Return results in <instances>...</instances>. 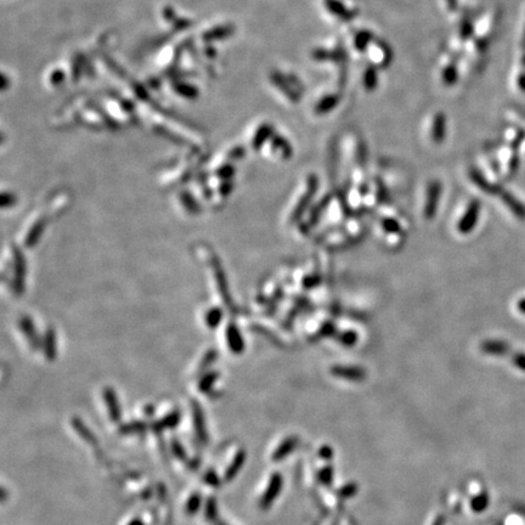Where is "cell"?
<instances>
[{"mask_svg": "<svg viewBox=\"0 0 525 525\" xmlns=\"http://www.w3.org/2000/svg\"><path fill=\"white\" fill-rule=\"evenodd\" d=\"M282 483H284V480H282V477L280 476L279 473H275L271 476L269 484H268V488L265 489L264 494H262L260 501H259L260 508L268 509L271 504L275 502L277 496H279L280 492H281Z\"/></svg>", "mask_w": 525, "mask_h": 525, "instance_id": "6da1fadb", "label": "cell"}, {"mask_svg": "<svg viewBox=\"0 0 525 525\" xmlns=\"http://www.w3.org/2000/svg\"><path fill=\"white\" fill-rule=\"evenodd\" d=\"M179 422H180V414L178 411H173L158 422V427L162 429L174 428V427L178 426Z\"/></svg>", "mask_w": 525, "mask_h": 525, "instance_id": "7c38bea8", "label": "cell"}, {"mask_svg": "<svg viewBox=\"0 0 525 525\" xmlns=\"http://www.w3.org/2000/svg\"><path fill=\"white\" fill-rule=\"evenodd\" d=\"M317 185H318V181H317V178L315 175H311L309 176L308 179V186H306V191L304 193V196L300 199L299 202H298L297 207L296 209L293 211V215H292V219L293 220H298L299 219L300 217H302L303 213L306 211V208L309 207V205H310L312 197H314L315 192H316L317 190Z\"/></svg>", "mask_w": 525, "mask_h": 525, "instance_id": "277c9868", "label": "cell"}, {"mask_svg": "<svg viewBox=\"0 0 525 525\" xmlns=\"http://www.w3.org/2000/svg\"><path fill=\"white\" fill-rule=\"evenodd\" d=\"M128 525H145L140 519H133V520Z\"/></svg>", "mask_w": 525, "mask_h": 525, "instance_id": "603a6c76", "label": "cell"}, {"mask_svg": "<svg viewBox=\"0 0 525 525\" xmlns=\"http://www.w3.org/2000/svg\"><path fill=\"white\" fill-rule=\"evenodd\" d=\"M327 203H329V199H325V201H323L322 203H320V205L317 206L316 208L314 209V212H312V214L310 215V220H309V225H315V223H316L318 217H320V214L322 213L323 211H325L326 207H327Z\"/></svg>", "mask_w": 525, "mask_h": 525, "instance_id": "e0dca14e", "label": "cell"}, {"mask_svg": "<svg viewBox=\"0 0 525 525\" xmlns=\"http://www.w3.org/2000/svg\"><path fill=\"white\" fill-rule=\"evenodd\" d=\"M217 377H218L217 373H209L206 377H203V379L200 382V390L202 391V393H206V391L211 390L212 385H213L215 383V380H217Z\"/></svg>", "mask_w": 525, "mask_h": 525, "instance_id": "2e32d148", "label": "cell"}, {"mask_svg": "<svg viewBox=\"0 0 525 525\" xmlns=\"http://www.w3.org/2000/svg\"><path fill=\"white\" fill-rule=\"evenodd\" d=\"M298 444V439L296 436H288L284 442L279 445V447L275 450V452L273 453V460L274 461H281V460L286 458V456H288L290 453L296 449Z\"/></svg>", "mask_w": 525, "mask_h": 525, "instance_id": "ba28073f", "label": "cell"}, {"mask_svg": "<svg viewBox=\"0 0 525 525\" xmlns=\"http://www.w3.org/2000/svg\"><path fill=\"white\" fill-rule=\"evenodd\" d=\"M480 214V202L479 201H472L466 209L465 214L461 218L458 223V231L461 234H470V232L476 228L478 219Z\"/></svg>", "mask_w": 525, "mask_h": 525, "instance_id": "3957f363", "label": "cell"}, {"mask_svg": "<svg viewBox=\"0 0 525 525\" xmlns=\"http://www.w3.org/2000/svg\"><path fill=\"white\" fill-rule=\"evenodd\" d=\"M331 373L338 378H344L352 382H361L366 377V371L359 366H343L337 365L331 368Z\"/></svg>", "mask_w": 525, "mask_h": 525, "instance_id": "5b68a950", "label": "cell"}, {"mask_svg": "<svg viewBox=\"0 0 525 525\" xmlns=\"http://www.w3.org/2000/svg\"><path fill=\"white\" fill-rule=\"evenodd\" d=\"M482 349L484 353L494 354V355H500L506 352L507 346L502 342H484L482 344Z\"/></svg>", "mask_w": 525, "mask_h": 525, "instance_id": "8fae6325", "label": "cell"}, {"mask_svg": "<svg viewBox=\"0 0 525 525\" xmlns=\"http://www.w3.org/2000/svg\"><path fill=\"white\" fill-rule=\"evenodd\" d=\"M144 429H145V426H144V423H141V422H133V423L128 424V426L122 427L123 433H139Z\"/></svg>", "mask_w": 525, "mask_h": 525, "instance_id": "ffe728a7", "label": "cell"}, {"mask_svg": "<svg viewBox=\"0 0 525 525\" xmlns=\"http://www.w3.org/2000/svg\"><path fill=\"white\" fill-rule=\"evenodd\" d=\"M201 502H202V498L199 492L191 495V497L187 500L186 503V513L187 514H194L200 509Z\"/></svg>", "mask_w": 525, "mask_h": 525, "instance_id": "5bb4252c", "label": "cell"}, {"mask_svg": "<svg viewBox=\"0 0 525 525\" xmlns=\"http://www.w3.org/2000/svg\"><path fill=\"white\" fill-rule=\"evenodd\" d=\"M441 184L439 181H432L427 190V200L424 206V217L427 219H433L435 217L439 207V201L441 197Z\"/></svg>", "mask_w": 525, "mask_h": 525, "instance_id": "7a4b0ae2", "label": "cell"}, {"mask_svg": "<svg viewBox=\"0 0 525 525\" xmlns=\"http://www.w3.org/2000/svg\"><path fill=\"white\" fill-rule=\"evenodd\" d=\"M217 513H218L217 502H215V500H213V498H211V500L207 502V507H206V514H207V518L209 519V520H215V518H217Z\"/></svg>", "mask_w": 525, "mask_h": 525, "instance_id": "d6986e66", "label": "cell"}, {"mask_svg": "<svg viewBox=\"0 0 525 525\" xmlns=\"http://www.w3.org/2000/svg\"><path fill=\"white\" fill-rule=\"evenodd\" d=\"M338 339H339V342L343 344V346L353 347L354 344L358 342V335L353 331H346V332H342L341 335H339Z\"/></svg>", "mask_w": 525, "mask_h": 525, "instance_id": "9a60e30c", "label": "cell"}, {"mask_svg": "<svg viewBox=\"0 0 525 525\" xmlns=\"http://www.w3.org/2000/svg\"><path fill=\"white\" fill-rule=\"evenodd\" d=\"M104 400L108 409V415H110L111 421L114 422V423L119 422L120 418H122V410H120L119 401H118L116 393L111 388H106L104 390Z\"/></svg>", "mask_w": 525, "mask_h": 525, "instance_id": "8992f818", "label": "cell"}, {"mask_svg": "<svg viewBox=\"0 0 525 525\" xmlns=\"http://www.w3.org/2000/svg\"><path fill=\"white\" fill-rule=\"evenodd\" d=\"M244 462H246V451L244 450L238 451V452L236 453V456L234 457V460H232L231 463L229 465L228 470H226V472H225L226 482H230V480L234 479V478L236 477V474H237L238 472L241 471V468L243 467Z\"/></svg>", "mask_w": 525, "mask_h": 525, "instance_id": "9c48e42d", "label": "cell"}, {"mask_svg": "<svg viewBox=\"0 0 525 525\" xmlns=\"http://www.w3.org/2000/svg\"><path fill=\"white\" fill-rule=\"evenodd\" d=\"M445 135V128H444V119L441 116L439 118H435V122L433 124V132H432V138L435 143H440L444 139Z\"/></svg>", "mask_w": 525, "mask_h": 525, "instance_id": "4fadbf2b", "label": "cell"}, {"mask_svg": "<svg viewBox=\"0 0 525 525\" xmlns=\"http://www.w3.org/2000/svg\"><path fill=\"white\" fill-rule=\"evenodd\" d=\"M382 226L385 231L391 232V234H397V232H400L401 230L399 224L393 219H384L382 221Z\"/></svg>", "mask_w": 525, "mask_h": 525, "instance_id": "ac0fdd59", "label": "cell"}, {"mask_svg": "<svg viewBox=\"0 0 525 525\" xmlns=\"http://www.w3.org/2000/svg\"><path fill=\"white\" fill-rule=\"evenodd\" d=\"M206 482H207L208 484H211V485H217L218 477H217V474H215V472H209V473L207 474V477H206Z\"/></svg>", "mask_w": 525, "mask_h": 525, "instance_id": "44dd1931", "label": "cell"}, {"mask_svg": "<svg viewBox=\"0 0 525 525\" xmlns=\"http://www.w3.org/2000/svg\"><path fill=\"white\" fill-rule=\"evenodd\" d=\"M517 84H518L519 89L525 91V73H521V75L518 76Z\"/></svg>", "mask_w": 525, "mask_h": 525, "instance_id": "7402d4cb", "label": "cell"}, {"mask_svg": "<svg viewBox=\"0 0 525 525\" xmlns=\"http://www.w3.org/2000/svg\"><path fill=\"white\" fill-rule=\"evenodd\" d=\"M229 346L231 348L232 353H241L243 349V342H242L240 333L236 327L229 329Z\"/></svg>", "mask_w": 525, "mask_h": 525, "instance_id": "30bf717a", "label": "cell"}, {"mask_svg": "<svg viewBox=\"0 0 525 525\" xmlns=\"http://www.w3.org/2000/svg\"><path fill=\"white\" fill-rule=\"evenodd\" d=\"M192 412H193V426H194V430H196L197 438H199L202 442H207L208 441V432H207V427H206V420H205V416H203L202 410H201V408L197 405V404H194Z\"/></svg>", "mask_w": 525, "mask_h": 525, "instance_id": "52a82bcc", "label": "cell"}]
</instances>
